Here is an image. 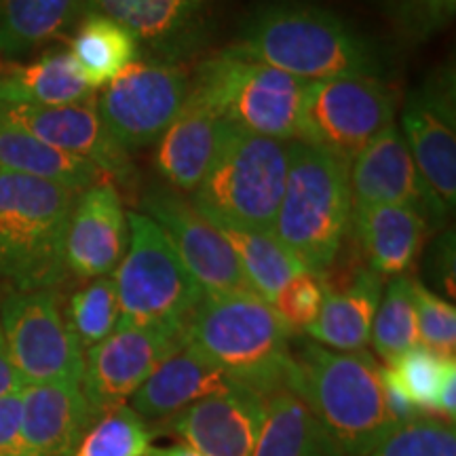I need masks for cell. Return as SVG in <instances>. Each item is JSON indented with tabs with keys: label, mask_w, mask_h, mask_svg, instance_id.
<instances>
[{
	"label": "cell",
	"mask_w": 456,
	"mask_h": 456,
	"mask_svg": "<svg viewBox=\"0 0 456 456\" xmlns=\"http://www.w3.org/2000/svg\"><path fill=\"white\" fill-rule=\"evenodd\" d=\"M239 53L305 83L338 77H379L374 43L332 11L300 0H271L245 17Z\"/></svg>",
	"instance_id": "1"
},
{
	"label": "cell",
	"mask_w": 456,
	"mask_h": 456,
	"mask_svg": "<svg viewBox=\"0 0 456 456\" xmlns=\"http://www.w3.org/2000/svg\"><path fill=\"white\" fill-rule=\"evenodd\" d=\"M285 387L309 403L342 456H366L397 427L379 362L366 351L340 353L302 338L292 345Z\"/></svg>",
	"instance_id": "2"
},
{
	"label": "cell",
	"mask_w": 456,
	"mask_h": 456,
	"mask_svg": "<svg viewBox=\"0 0 456 456\" xmlns=\"http://www.w3.org/2000/svg\"><path fill=\"white\" fill-rule=\"evenodd\" d=\"M292 340L271 302L252 289L203 294L184 332L186 345L262 397L285 387Z\"/></svg>",
	"instance_id": "3"
},
{
	"label": "cell",
	"mask_w": 456,
	"mask_h": 456,
	"mask_svg": "<svg viewBox=\"0 0 456 456\" xmlns=\"http://www.w3.org/2000/svg\"><path fill=\"white\" fill-rule=\"evenodd\" d=\"M349 163L300 140L288 142V174L273 235L305 266L326 275L351 224Z\"/></svg>",
	"instance_id": "4"
},
{
	"label": "cell",
	"mask_w": 456,
	"mask_h": 456,
	"mask_svg": "<svg viewBox=\"0 0 456 456\" xmlns=\"http://www.w3.org/2000/svg\"><path fill=\"white\" fill-rule=\"evenodd\" d=\"M77 195L0 169V283L28 292L66 281V231Z\"/></svg>",
	"instance_id": "5"
},
{
	"label": "cell",
	"mask_w": 456,
	"mask_h": 456,
	"mask_svg": "<svg viewBox=\"0 0 456 456\" xmlns=\"http://www.w3.org/2000/svg\"><path fill=\"white\" fill-rule=\"evenodd\" d=\"M127 252L112 273L121 311L118 323L184 340L205 292L155 220L142 212H127Z\"/></svg>",
	"instance_id": "6"
},
{
	"label": "cell",
	"mask_w": 456,
	"mask_h": 456,
	"mask_svg": "<svg viewBox=\"0 0 456 456\" xmlns=\"http://www.w3.org/2000/svg\"><path fill=\"white\" fill-rule=\"evenodd\" d=\"M306 85L228 45L199 66L188 95L235 129L292 142L298 140Z\"/></svg>",
	"instance_id": "7"
},
{
	"label": "cell",
	"mask_w": 456,
	"mask_h": 456,
	"mask_svg": "<svg viewBox=\"0 0 456 456\" xmlns=\"http://www.w3.org/2000/svg\"><path fill=\"white\" fill-rule=\"evenodd\" d=\"M288 174V142L232 127L192 205L212 224L273 232Z\"/></svg>",
	"instance_id": "8"
},
{
	"label": "cell",
	"mask_w": 456,
	"mask_h": 456,
	"mask_svg": "<svg viewBox=\"0 0 456 456\" xmlns=\"http://www.w3.org/2000/svg\"><path fill=\"white\" fill-rule=\"evenodd\" d=\"M395 123V95L379 77H338L306 85L298 140L349 163Z\"/></svg>",
	"instance_id": "9"
},
{
	"label": "cell",
	"mask_w": 456,
	"mask_h": 456,
	"mask_svg": "<svg viewBox=\"0 0 456 456\" xmlns=\"http://www.w3.org/2000/svg\"><path fill=\"white\" fill-rule=\"evenodd\" d=\"M0 328L21 385H81L85 351L68 326L57 289H13L0 305Z\"/></svg>",
	"instance_id": "10"
},
{
	"label": "cell",
	"mask_w": 456,
	"mask_h": 456,
	"mask_svg": "<svg viewBox=\"0 0 456 456\" xmlns=\"http://www.w3.org/2000/svg\"><path fill=\"white\" fill-rule=\"evenodd\" d=\"M191 91V74L174 61L131 64L98 98L102 123L123 151H140L161 138Z\"/></svg>",
	"instance_id": "11"
},
{
	"label": "cell",
	"mask_w": 456,
	"mask_h": 456,
	"mask_svg": "<svg viewBox=\"0 0 456 456\" xmlns=\"http://www.w3.org/2000/svg\"><path fill=\"white\" fill-rule=\"evenodd\" d=\"M402 131L416 169L452 212L456 203V108L452 68H442L408 95Z\"/></svg>",
	"instance_id": "12"
},
{
	"label": "cell",
	"mask_w": 456,
	"mask_h": 456,
	"mask_svg": "<svg viewBox=\"0 0 456 456\" xmlns=\"http://www.w3.org/2000/svg\"><path fill=\"white\" fill-rule=\"evenodd\" d=\"M142 209L163 228L182 265L205 294L249 289L235 252L220 231L191 201L171 188H151L142 195Z\"/></svg>",
	"instance_id": "13"
},
{
	"label": "cell",
	"mask_w": 456,
	"mask_h": 456,
	"mask_svg": "<svg viewBox=\"0 0 456 456\" xmlns=\"http://www.w3.org/2000/svg\"><path fill=\"white\" fill-rule=\"evenodd\" d=\"M182 345L184 340L175 336L118 323L112 334L85 351L81 389L95 419L127 403L159 363Z\"/></svg>",
	"instance_id": "14"
},
{
	"label": "cell",
	"mask_w": 456,
	"mask_h": 456,
	"mask_svg": "<svg viewBox=\"0 0 456 456\" xmlns=\"http://www.w3.org/2000/svg\"><path fill=\"white\" fill-rule=\"evenodd\" d=\"M0 114L24 127L34 138L43 140L45 144L98 165L108 178L123 184L127 191H134L138 184L129 152L112 140L102 123L95 95L68 106L0 104Z\"/></svg>",
	"instance_id": "15"
},
{
	"label": "cell",
	"mask_w": 456,
	"mask_h": 456,
	"mask_svg": "<svg viewBox=\"0 0 456 456\" xmlns=\"http://www.w3.org/2000/svg\"><path fill=\"white\" fill-rule=\"evenodd\" d=\"M353 208L362 205H408L427 222H442L448 216L416 169L402 131L391 123L363 148L349 165Z\"/></svg>",
	"instance_id": "16"
},
{
	"label": "cell",
	"mask_w": 456,
	"mask_h": 456,
	"mask_svg": "<svg viewBox=\"0 0 456 456\" xmlns=\"http://www.w3.org/2000/svg\"><path fill=\"white\" fill-rule=\"evenodd\" d=\"M265 419V397L239 385L171 414L155 436H178L203 456H252Z\"/></svg>",
	"instance_id": "17"
},
{
	"label": "cell",
	"mask_w": 456,
	"mask_h": 456,
	"mask_svg": "<svg viewBox=\"0 0 456 456\" xmlns=\"http://www.w3.org/2000/svg\"><path fill=\"white\" fill-rule=\"evenodd\" d=\"M218 0H83L87 13H100L134 34L140 51L161 61L192 53L209 26Z\"/></svg>",
	"instance_id": "18"
},
{
	"label": "cell",
	"mask_w": 456,
	"mask_h": 456,
	"mask_svg": "<svg viewBox=\"0 0 456 456\" xmlns=\"http://www.w3.org/2000/svg\"><path fill=\"white\" fill-rule=\"evenodd\" d=\"M129 245V222L114 182L78 192L66 231V273L83 281L112 275Z\"/></svg>",
	"instance_id": "19"
},
{
	"label": "cell",
	"mask_w": 456,
	"mask_h": 456,
	"mask_svg": "<svg viewBox=\"0 0 456 456\" xmlns=\"http://www.w3.org/2000/svg\"><path fill=\"white\" fill-rule=\"evenodd\" d=\"M94 420L81 385H28L21 389V429L11 456H72Z\"/></svg>",
	"instance_id": "20"
},
{
	"label": "cell",
	"mask_w": 456,
	"mask_h": 456,
	"mask_svg": "<svg viewBox=\"0 0 456 456\" xmlns=\"http://www.w3.org/2000/svg\"><path fill=\"white\" fill-rule=\"evenodd\" d=\"M232 125L188 95L178 117L157 140L155 165L163 180L182 192H195Z\"/></svg>",
	"instance_id": "21"
},
{
	"label": "cell",
	"mask_w": 456,
	"mask_h": 456,
	"mask_svg": "<svg viewBox=\"0 0 456 456\" xmlns=\"http://www.w3.org/2000/svg\"><path fill=\"white\" fill-rule=\"evenodd\" d=\"M235 387H239L235 379L184 342L159 363L155 372L131 395L129 403L146 423H161L191 403Z\"/></svg>",
	"instance_id": "22"
},
{
	"label": "cell",
	"mask_w": 456,
	"mask_h": 456,
	"mask_svg": "<svg viewBox=\"0 0 456 456\" xmlns=\"http://www.w3.org/2000/svg\"><path fill=\"white\" fill-rule=\"evenodd\" d=\"M368 269L380 277L406 275L423 249L429 222L408 205H362L351 212Z\"/></svg>",
	"instance_id": "23"
},
{
	"label": "cell",
	"mask_w": 456,
	"mask_h": 456,
	"mask_svg": "<svg viewBox=\"0 0 456 456\" xmlns=\"http://www.w3.org/2000/svg\"><path fill=\"white\" fill-rule=\"evenodd\" d=\"M383 296V277L359 269L346 285H328L315 322L305 330L309 340L340 353L363 351L370 345L376 309Z\"/></svg>",
	"instance_id": "24"
},
{
	"label": "cell",
	"mask_w": 456,
	"mask_h": 456,
	"mask_svg": "<svg viewBox=\"0 0 456 456\" xmlns=\"http://www.w3.org/2000/svg\"><path fill=\"white\" fill-rule=\"evenodd\" d=\"M0 169L83 192L110 180L98 165L45 144L24 127L0 114Z\"/></svg>",
	"instance_id": "25"
},
{
	"label": "cell",
	"mask_w": 456,
	"mask_h": 456,
	"mask_svg": "<svg viewBox=\"0 0 456 456\" xmlns=\"http://www.w3.org/2000/svg\"><path fill=\"white\" fill-rule=\"evenodd\" d=\"M252 456H342L313 414L289 387L265 395V419Z\"/></svg>",
	"instance_id": "26"
},
{
	"label": "cell",
	"mask_w": 456,
	"mask_h": 456,
	"mask_svg": "<svg viewBox=\"0 0 456 456\" xmlns=\"http://www.w3.org/2000/svg\"><path fill=\"white\" fill-rule=\"evenodd\" d=\"M94 98L68 51H49L37 61L11 66L0 74V104L68 106Z\"/></svg>",
	"instance_id": "27"
},
{
	"label": "cell",
	"mask_w": 456,
	"mask_h": 456,
	"mask_svg": "<svg viewBox=\"0 0 456 456\" xmlns=\"http://www.w3.org/2000/svg\"><path fill=\"white\" fill-rule=\"evenodd\" d=\"M68 53L91 89L106 87L140 60V45L127 28L100 13H87L78 24Z\"/></svg>",
	"instance_id": "28"
},
{
	"label": "cell",
	"mask_w": 456,
	"mask_h": 456,
	"mask_svg": "<svg viewBox=\"0 0 456 456\" xmlns=\"http://www.w3.org/2000/svg\"><path fill=\"white\" fill-rule=\"evenodd\" d=\"M83 0H0V55L21 57L70 26Z\"/></svg>",
	"instance_id": "29"
},
{
	"label": "cell",
	"mask_w": 456,
	"mask_h": 456,
	"mask_svg": "<svg viewBox=\"0 0 456 456\" xmlns=\"http://www.w3.org/2000/svg\"><path fill=\"white\" fill-rule=\"evenodd\" d=\"M235 252L249 289L262 300L273 302L289 279L306 269L294 258L273 232L245 231V228L214 224Z\"/></svg>",
	"instance_id": "30"
},
{
	"label": "cell",
	"mask_w": 456,
	"mask_h": 456,
	"mask_svg": "<svg viewBox=\"0 0 456 456\" xmlns=\"http://www.w3.org/2000/svg\"><path fill=\"white\" fill-rule=\"evenodd\" d=\"M412 283L414 279L408 275L391 277L389 285L380 296L370 342L385 362H391L403 351L419 345Z\"/></svg>",
	"instance_id": "31"
},
{
	"label": "cell",
	"mask_w": 456,
	"mask_h": 456,
	"mask_svg": "<svg viewBox=\"0 0 456 456\" xmlns=\"http://www.w3.org/2000/svg\"><path fill=\"white\" fill-rule=\"evenodd\" d=\"M155 437L151 423L121 403L91 423L72 456H146Z\"/></svg>",
	"instance_id": "32"
},
{
	"label": "cell",
	"mask_w": 456,
	"mask_h": 456,
	"mask_svg": "<svg viewBox=\"0 0 456 456\" xmlns=\"http://www.w3.org/2000/svg\"><path fill=\"white\" fill-rule=\"evenodd\" d=\"M64 315L83 351L112 334L121 319L112 275L94 279L77 289L68 300Z\"/></svg>",
	"instance_id": "33"
},
{
	"label": "cell",
	"mask_w": 456,
	"mask_h": 456,
	"mask_svg": "<svg viewBox=\"0 0 456 456\" xmlns=\"http://www.w3.org/2000/svg\"><path fill=\"white\" fill-rule=\"evenodd\" d=\"M366 456H456L454 423L416 416L393 427Z\"/></svg>",
	"instance_id": "34"
},
{
	"label": "cell",
	"mask_w": 456,
	"mask_h": 456,
	"mask_svg": "<svg viewBox=\"0 0 456 456\" xmlns=\"http://www.w3.org/2000/svg\"><path fill=\"white\" fill-rule=\"evenodd\" d=\"M446 363V357H440L423 345H416L412 349L403 351L402 355L391 359V362H387L385 368L389 370L397 385L406 391L410 402L420 412L423 410L433 412V402H436V393Z\"/></svg>",
	"instance_id": "35"
},
{
	"label": "cell",
	"mask_w": 456,
	"mask_h": 456,
	"mask_svg": "<svg viewBox=\"0 0 456 456\" xmlns=\"http://www.w3.org/2000/svg\"><path fill=\"white\" fill-rule=\"evenodd\" d=\"M416 302V330L419 345L437 353L440 357L452 359L456 351V309L452 302L444 300L423 283H412Z\"/></svg>",
	"instance_id": "36"
},
{
	"label": "cell",
	"mask_w": 456,
	"mask_h": 456,
	"mask_svg": "<svg viewBox=\"0 0 456 456\" xmlns=\"http://www.w3.org/2000/svg\"><path fill=\"white\" fill-rule=\"evenodd\" d=\"M326 298V279L305 271L279 289L271 306L292 332H305L315 322Z\"/></svg>",
	"instance_id": "37"
},
{
	"label": "cell",
	"mask_w": 456,
	"mask_h": 456,
	"mask_svg": "<svg viewBox=\"0 0 456 456\" xmlns=\"http://www.w3.org/2000/svg\"><path fill=\"white\" fill-rule=\"evenodd\" d=\"M399 9L410 30L429 37L448 26L454 17L456 0H399Z\"/></svg>",
	"instance_id": "38"
},
{
	"label": "cell",
	"mask_w": 456,
	"mask_h": 456,
	"mask_svg": "<svg viewBox=\"0 0 456 456\" xmlns=\"http://www.w3.org/2000/svg\"><path fill=\"white\" fill-rule=\"evenodd\" d=\"M21 429V391L0 397V456H11Z\"/></svg>",
	"instance_id": "39"
},
{
	"label": "cell",
	"mask_w": 456,
	"mask_h": 456,
	"mask_svg": "<svg viewBox=\"0 0 456 456\" xmlns=\"http://www.w3.org/2000/svg\"><path fill=\"white\" fill-rule=\"evenodd\" d=\"M433 414H440L444 420L454 423L456 419V363L454 359H448L444 368L440 387H437L436 402H433Z\"/></svg>",
	"instance_id": "40"
},
{
	"label": "cell",
	"mask_w": 456,
	"mask_h": 456,
	"mask_svg": "<svg viewBox=\"0 0 456 456\" xmlns=\"http://www.w3.org/2000/svg\"><path fill=\"white\" fill-rule=\"evenodd\" d=\"M21 389H24V385H21L20 376L15 372L7 340H4L3 328H0V397L11 395V393H17Z\"/></svg>",
	"instance_id": "41"
},
{
	"label": "cell",
	"mask_w": 456,
	"mask_h": 456,
	"mask_svg": "<svg viewBox=\"0 0 456 456\" xmlns=\"http://www.w3.org/2000/svg\"><path fill=\"white\" fill-rule=\"evenodd\" d=\"M146 456H203L186 444H174V446H151Z\"/></svg>",
	"instance_id": "42"
}]
</instances>
